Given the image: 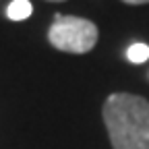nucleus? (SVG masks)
<instances>
[{
  "mask_svg": "<svg viewBox=\"0 0 149 149\" xmlns=\"http://www.w3.org/2000/svg\"><path fill=\"white\" fill-rule=\"evenodd\" d=\"M122 2H126V4H147L149 0H122Z\"/></svg>",
  "mask_w": 149,
  "mask_h": 149,
  "instance_id": "obj_5",
  "label": "nucleus"
},
{
  "mask_svg": "<svg viewBox=\"0 0 149 149\" xmlns=\"http://www.w3.org/2000/svg\"><path fill=\"white\" fill-rule=\"evenodd\" d=\"M50 2H64V0H50Z\"/></svg>",
  "mask_w": 149,
  "mask_h": 149,
  "instance_id": "obj_6",
  "label": "nucleus"
},
{
  "mask_svg": "<svg viewBox=\"0 0 149 149\" xmlns=\"http://www.w3.org/2000/svg\"><path fill=\"white\" fill-rule=\"evenodd\" d=\"M97 25L83 17L56 15L48 29V42L60 52L87 54L97 44Z\"/></svg>",
  "mask_w": 149,
  "mask_h": 149,
  "instance_id": "obj_2",
  "label": "nucleus"
},
{
  "mask_svg": "<svg viewBox=\"0 0 149 149\" xmlns=\"http://www.w3.org/2000/svg\"><path fill=\"white\" fill-rule=\"evenodd\" d=\"M126 58L133 62V64H143V62H147V60H149V46H147V44H141V42L133 44V46L128 48V52H126Z\"/></svg>",
  "mask_w": 149,
  "mask_h": 149,
  "instance_id": "obj_4",
  "label": "nucleus"
},
{
  "mask_svg": "<svg viewBox=\"0 0 149 149\" xmlns=\"http://www.w3.org/2000/svg\"><path fill=\"white\" fill-rule=\"evenodd\" d=\"M102 114L114 149H149V102L145 97L112 93Z\"/></svg>",
  "mask_w": 149,
  "mask_h": 149,
  "instance_id": "obj_1",
  "label": "nucleus"
},
{
  "mask_svg": "<svg viewBox=\"0 0 149 149\" xmlns=\"http://www.w3.org/2000/svg\"><path fill=\"white\" fill-rule=\"evenodd\" d=\"M33 13V6L29 0H13V2L6 6V17L13 19V21H23Z\"/></svg>",
  "mask_w": 149,
  "mask_h": 149,
  "instance_id": "obj_3",
  "label": "nucleus"
}]
</instances>
